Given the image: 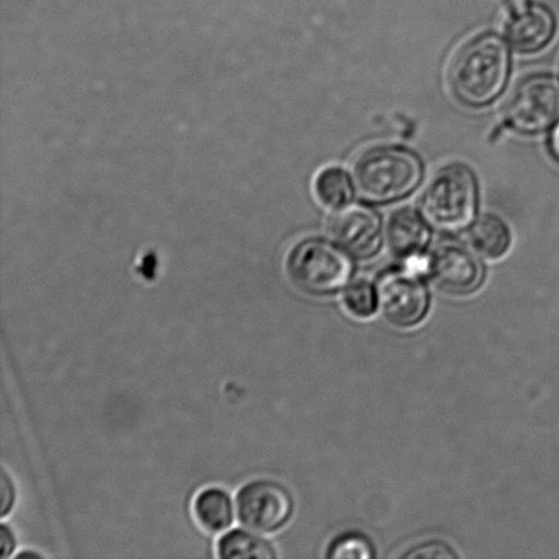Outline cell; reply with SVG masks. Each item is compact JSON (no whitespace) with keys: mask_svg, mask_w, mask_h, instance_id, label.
<instances>
[{"mask_svg":"<svg viewBox=\"0 0 559 559\" xmlns=\"http://www.w3.org/2000/svg\"><path fill=\"white\" fill-rule=\"evenodd\" d=\"M506 32L514 51L527 55L540 52L556 36V15L545 4L527 2L509 14Z\"/></svg>","mask_w":559,"mask_h":559,"instance_id":"cell-10","label":"cell"},{"mask_svg":"<svg viewBox=\"0 0 559 559\" xmlns=\"http://www.w3.org/2000/svg\"><path fill=\"white\" fill-rule=\"evenodd\" d=\"M469 243L487 260H500L512 246V233L501 217L486 213L471 224Z\"/></svg>","mask_w":559,"mask_h":559,"instance_id":"cell-12","label":"cell"},{"mask_svg":"<svg viewBox=\"0 0 559 559\" xmlns=\"http://www.w3.org/2000/svg\"><path fill=\"white\" fill-rule=\"evenodd\" d=\"M15 546L16 540L13 531L9 528V525H0V559L13 557Z\"/></svg>","mask_w":559,"mask_h":559,"instance_id":"cell-20","label":"cell"},{"mask_svg":"<svg viewBox=\"0 0 559 559\" xmlns=\"http://www.w3.org/2000/svg\"><path fill=\"white\" fill-rule=\"evenodd\" d=\"M0 492H2V498H0V516L5 518L13 511L16 492L13 479L10 478L4 469L2 471V479H0Z\"/></svg>","mask_w":559,"mask_h":559,"instance_id":"cell-19","label":"cell"},{"mask_svg":"<svg viewBox=\"0 0 559 559\" xmlns=\"http://www.w3.org/2000/svg\"><path fill=\"white\" fill-rule=\"evenodd\" d=\"M386 239L394 255L403 260H415L425 253L431 233L419 212L413 207H403L389 218Z\"/></svg>","mask_w":559,"mask_h":559,"instance_id":"cell-11","label":"cell"},{"mask_svg":"<svg viewBox=\"0 0 559 559\" xmlns=\"http://www.w3.org/2000/svg\"><path fill=\"white\" fill-rule=\"evenodd\" d=\"M314 191L318 201L331 210H340V207L348 205L354 197L349 175L340 167L323 168L317 175Z\"/></svg>","mask_w":559,"mask_h":559,"instance_id":"cell-15","label":"cell"},{"mask_svg":"<svg viewBox=\"0 0 559 559\" xmlns=\"http://www.w3.org/2000/svg\"><path fill=\"white\" fill-rule=\"evenodd\" d=\"M429 272L438 288L453 296H468L485 283V266L467 246L443 240L430 257Z\"/></svg>","mask_w":559,"mask_h":559,"instance_id":"cell-8","label":"cell"},{"mask_svg":"<svg viewBox=\"0 0 559 559\" xmlns=\"http://www.w3.org/2000/svg\"><path fill=\"white\" fill-rule=\"evenodd\" d=\"M559 120V81L555 75L524 76L507 103L506 123L524 135H536L555 128Z\"/></svg>","mask_w":559,"mask_h":559,"instance_id":"cell-5","label":"cell"},{"mask_svg":"<svg viewBox=\"0 0 559 559\" xmlns=\"http://www.w3.org/2000/svg\"><path fill=\"white\" fill-rule=\"evenodd\" d=\"M217 556L223 559H272L277 557L270 542L240 528L228 531L218 539Z\"/></svg>","mask_w":559,"mask_h":559,"instance_id":"cell-14","label":"cell"},{"mask_svg":"<svg viewBox=\"0 0 559 559\" xmlns=\"http://www.w3.org/2000/svg\"><path fill=\"white\" fill-rule=\"evenodd\" d=\"M197 522L210 533H223L234 523V503L226 490L207 487L197 495L193 503Z\"/></svg>","mask_w":559,"mask_h":559,"instance_id":"cell-13","label":"cell"},{"mask_svg":"<svg viewBox=\"0 0 559 559\" xmlns=\"http://www.w3.org/2000/svg\"><path fill=\"white\" fill-rule=\"evenodd\" d=\"M285 270L301 293L328 296L340 293L349 283L354 264L338 246L326 239L309 238L289 251Z\"/></svg>","mask_w":559,"mask_h":559,"instance_id":"cell-4","label":"cell"},{"mask_svg":"<svg viewBox=\"0 0 559 559\" xmlns=\"http://www.w3.org/2000/svg\"><path fill=\"white\" fill-rule=\"evenodd\" d=\"M377 294L383 317L403 329L418 326L430 309V294L418 273L389 270L377 282Z\"/></svg>","mask_w":559,"mask_h":559,"instance_id":"cell-6","label":"cell"},{"mask_svg":"<svg viewBox=\"0 0 559 559\" xmlns=\"http://www.w3.org/2000/svg\"><path fill=\"white\" fill-rule=\"evenodd\" d=\"M478 205V179L473 169L462 163L447 164L438 169L420 200L427 221L447 233L469 228Z\"/></svg>","mask_w":559,"mask_h":559,"instance_id":"cell-3","label":"cell"},{"mask_svg":"<svg viewBox=\"0 0 559 559\" xmlns=\"http://www.w3.org/2000/svg\"><path fill=\"white\" fill-rule=\"evenodd\" d=\"M403 558L408 559H452L457 558L451 547L441 544V542H427V544L413 547L408 552L403 555Z\"/></svg>","mask_w":559,"mask_h":559,"instance_id":"cell-18","label":"cell"},{"mask_svg":"<svg viewBox=\"0 0 559 559\" xmlns=\"http://www.w3.org/2000/svg\"><path fill=\"white\" fill-rule=\"evenodd\" d=\"M424 178V162L407 146H372L354 164L356 189L371 204L389 205L407 199Z\"/></svg>","mask_w":559,"mask_h":559,"instance_id":"cell-2","label":"cell"},{"mask_svg":"<svg viewBox=\"0 0 559 559\" xmlns=\"http://www.w3.org/2000/svg\"><path fill=\"white\" fill-rule=\"evenodd\" d=\"M332 559H370L374 557L372 546L369 540L359 534H347L340 536L329 547L326 555Z\"/></svg>","mask_w":559,"mask_h":559,"instance_id":"cell-17","label":"cell"},{"mask_svg":"<svg viewBox=\"0 0 559 559\" xmlns=\"http://www.w3.org/2000/svg\"><path fill=\"white\" fill-rule=\"evenodd\" d=\"M511 75V52L497 33H479L459 49L449 68L454 98L469 108H485L502 95Z\"/></svg>","mask_w":559,"mask_h":559,"instance_id":"cell-1","label":"cell"},{"mask_svg":"<svg viewBox=\"0 0 559 559\" xmlns=\"http://www.w3.org/2000/svg\"><path fill=\"white\" fill-rule=\"evenodd\" d=\"M27 557L40 558L41 556L37 555V552H33V551L21 552V555L16 556V558H19V559H24V558H27Z\"/></svg>","mask_w":559,"mask_h":559,"instance_id":"cell-22","label":"cell"},{"mask_svg":"<svg viewBox=\"0 0 559 559\" xmlns=\"http://www.w3.org/2000/svg\"><path fill=\"white\" fill-rule=\"evenodd\" d=\"M549 152L551 157L559 163V120L549 136Z\"/></svg>","mask_w":559,"mask_h":559,"instance_id":"cell-21","label":"cell"},{"mask_svg":"<svg viewBox=\"0 0 559 559\" xmlns=\"http://www.w3.org/2000/svg\"><path fill=\"white\" fill-rule=\"evenodd\" d=\"M344 304L350 314L358 318H370L374 316L380 305L377 288L369 283L360 282L350 285L344 295Z\"/></svg>","mask_w":559,"mask_h":559,"instance_id":"cell-16","label":"cell"},{"mask_svg":"<svg viewBox=\"0 0 559 559\" xmlns=\"http://www.w3.org/2000/svg\"><path fill=\"white\" fill-rule=\"evenodd\" d=\"M237 513L245 527L261 534L277 533L293 518V497L278 481L251 480L238 491Z\"/></svg>","mask_w":559,"mask_h":559,"instance_id":"cell-7","label":"cell"},{"mask_svg":"<svg viewBox=\"0 0 559 559\" xmlns=\"http://www.w3.org/2000/svg\"><path fill=\"white\" fill-rule=\"evenodd\" d=\"M329 231L338 246L359 259H370L381 248V217L365 204L340 207L329 223Z\"/></svg>","mask_w":559,"mask_h":559,"instance_id":"cell-9","label":"cell"}]
</instances>
